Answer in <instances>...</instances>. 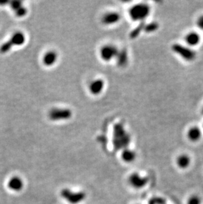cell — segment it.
Instances as JSON below:
<instances>
[{"mask_svg":"<svg viewBox=\"0 0 203 204\" xmlns=\"http://www.w3.org/2000/svg\"><path fill=\"white\" fill-rule=\"evenodd\" d=\"M105 87V83L101 79L92 81L88 87L90 93L94 95H98L103 91Z\"/></svg>","mask_w":203,"mask_h":204,"instance_id":"obj_10","label":"cell"},{"mask_svg":"<svg viewBox=\"0 0 203 204\" xmlns=\"http://www.w3.org/2000/svg\"><path fill=\"white\" fill-rule=\"evenodd\" d=\"M144 25H145L144 22L140 23L137 27L132 31L131 34H130V38L131 39H135L137 38V36H139V34L141 33L142 31H143Z\"/></svg>","mask_w":203,"mask_h":204,"instance_id":"obj_19","label":"cell"},{"mask_svg":"<svg viewBox=\"0 0 203 204\" xmlns=\"http://www.w3.org/2000/svg\"><path fill=\"white\" fill-rule=\"evenodd\" d=\"M26 42V36L22 32L15 33L10 39L3 43L0 47V53L6 54L11 50L13 46H20L23 45Z\"/></svg>","mask_w":203,"mask_h":204,"instance_id":"obj_4","label":"cell"},{"mask_svg":"<svg viewBox=\"0 0 203 204\" xmlns=\"http://www.w3.org/2000/svg\"><path fill=\"white\" fill-rule=\"evenodd\" d=\"M129 182L133 187L135 188H141L147 184V178L140 176L137 173H133L129 176Z\"/></svg>","mask_w":203,"mask_h":204,"instance_id":"obj_8","label":"cell"},{"mask_svg":"<svg viewBox=\"0 0 203 204\" xmlns=\"http://www.w3.org/2000/svg\"><path fill=\"white\" fill-rule=\"evenodd\" d=\"M61 195L66 199L67 202L73 204L80 202L85 197L82 193H73L68 190H64L62 191Z\"/></svg>","mask_w":203,"mask_h":204,"instance_id":"obj_9","label":"cell"},{"mask_svg":"<svg viewBox=\"0 0 203 204\" xmlns=\"http://www.w3.org/2000/svg\"><path fill=\"white\" fill-rule=\"evenodd\" d=\"M15 14L18 17H24L27 14V9H26L23 6L20 7L17 11H15Z\"/></svg>","mask_w":203,"mask_h":204,"instance_id":"obj_20","label":"cell"},{"mask_svg":"<svg viewBox=\"0 0 203 204\" xmlns=\"http://www.w3.org/2000/svg\"><path fill=\"white\" fill-rule=\"evenodd\" d=\"M196 25L201 30H203V15L197 19L196 20Z\"/></svg>","mask_w":203,"mask_h":204,"instance_id":"obj_23","label":"cell"},{"mask_svg":"<svg viewBox=\"0 0 203 204\" xmlns=\"http://www.w3.org/2000/svg\"><path fill=\"white\" fill-rule=\"evenodd\" d=\"M121 158L126 163H131L136 159V153L135 151L126 148L121 153Z\"/></svg>","mask_w":203,"mask_h":204,"instance_id":"obj_16","label":"cell"},{"mask_svg":"<svg viewBox=\"0 0 203 204\" xmlns=\"http://www.w3.org/2000/svg\"><path fill=\"white\" fill-rule=\"evenodd\" d=\"M202 136V132L199 128L197 126H192L190 128L187 132V138L191 142H197Z\"/></svg>","mask_w":203,"mask_h":204,"instance_id":"obj_14","label":"cell"},{"mask_svg":"<svg viewBox=\"0 0 203 204\" xmlns=\"http://www.w3.org/2000/svg\"><path fill=\"white\" fill-rule=\"evenodd\" d=\"M187 204H201V199L197 196H192L189 198Z\"/></svg>","mask_w":203,"mask_h":204,"instance_id":"obj_21","label":"cell"},{"mask_svg":"<svg viewBox=\"0 0 203 204\" xmlns=\"http://www.w3.org/2000/svg\"><path fill=\"white\" fill-rule=\"evenodd\" d=\"M24 183L23 180L19 176H13L8 182V187L10 190L19 192L23 189Z\"/></svg>","mask_w":203,"mask_h":204,"instance_id":"obj_13","label":"cell"},{"mask_svg":"<svg viewBox=\"0 0 203 204\" xmlns=\"http://www.w3.org/2000/svg\"><path fill=\"white\" fill-rule=\"evenodd\" d=\"M159 29V24L156 22H150L148 24H145L144 27V31L147 33H153Z\"/></svg>","mask_w":203,"mask_h":204,"instance_id":"obj_18","label":"cell"},{"mask_svg":"<svg viewBox=\"0 0 203 204\" xmlns=\"http://www.w3.org/2000/svg\"><path fill=\"white\" fill-rule=\"evenodd\" d=\"M121 19V15L119 13L112 11L106 13L102 17V23L105 25H113L117 23Z\"/></svg>","mask_w":203,"mask_h":204,"instance_id":"obj_12","label":"cell"},{"mask_svg":"<svg viewBox=\"0 0 203 204\" xmlns=\"http://www.w3.org/2000/svg\"><path fill=\"white\" fill-rule=\"evenodd\" d=\"M119 51L116 46L112 44H107L102 47L100 51V55L104 61H110L116 58Z\"/></svg>","mask_w":203,"mask_h":204,"instance_id":"obj_6","label":"cell"},{"mask_svg":"<svg viewBox=\"0 0 203 204\" xmlns=\"http://www.w3.org/2000/svg\"><path fill=\"white\" fill-rule=\"evenodd\" d=\"M171 50L175 54L186 61H192L196 57V53L193 49L181 44H174L171 46Z\"/></svg>","mask_w":203,"mask_h":204,"instance_id":"obj_3","label":"cell"},{"mask_svg":"<svg viewBox=\"0 0 203 204\" xmlns=\"http://www.w3.org/2000/svg\"><path fill=\"white\" fill-rule=\"evenodd\" d=\"M58 60V54L54 50L47 52L43 56L42 62L44 66L47 67L53 66Z\"/></svg>","mask_w":203,"mask_h":204,"instance_id":"obj_11","label":"cell"},{"mask_svg":"<svg viewBox=\"0 0 203 204\" xmlns=\"http://www.w3.org/2000/svg\"><path fill=\"white\" fill-rule=\"evenodd\" d=\"M116 61L117 64L119 66L124 67L126 66L128 63V53L126 50H122L121 51H119V53L116 57Z\"/></svg>","mask_w":203,"mask_h":204,"instance_id":"obj_15","label":"cell"},{"mask_svg":"<svg viewBox=\"0 0 203 204\" xmlns=\"http://www.w3.org/2000/svg\"><path fill=\"white\" fill-rule=\"evenodd\" d=\"M190 158L188 155H181L178 156L177 159V164L181 169H185L188 167L190 164Z\"/></svg>","mask_w":203,"mask_h":204,"instance_id":"obj_17","label":"cell"},{"mask_svg":"<svg viewBox=\"0 0 203 204\" xmlns=\"http://www.w3.org/2000/svg\"><path fill=\"white\" fill-rule=\"evenodd\" d=\"M150 7L145 3L134 5L129 9V17L134 21L142 23L147 19L150 13Z\"/></svg>","mask_w":203,"mask_h":204,"instance_id":"obj_1","label":"cell"},{"mask_svg":"<svg viewBox=\"0 0 203 204\" xmlns=\"http://www.w3.org/2000/svg\"><path fill=\"white\" fill-rule=\"evenodd\" d=\"M185 42L187 46L192 48L199 45L201 43V38L200 34L195 31H191L185 36Z\"/></svg>","mask_w":203,"mask_h":204,"instance_id":"obj_7","label":"cell"},{"mask_svg":"<svg viewBox=\"0 0 203 204\" xmlns=\"http://www.w3.org/2000/svg\"><path fill=\"white\" fill-rule=\"evenodd\" d=\"M202 114H203V107H202Z\"/></svg>","mask_w":203,"mask_h":204,"instance_id":"obj_25","label":"cell"},{"mask_svg":"<svg viewBox=\"0 0 203 204\" xmlns=\"http://www.w3.org/2000/svg\"><path fill=\"white\" fill-rule=\"evenodd\" d=\"M113 142L118 149H126L129 144L130 136L121 124H117L114 125Z\"/></svg>","mask_w":203,"mask_h":204,"instance_id":"obj_2","label":"cell"},{"mask_svg":"<svg viewBox=\"0 0 203 204\" xmlns=\"http://www.w3.org/2000/svg\"><path fill=\"white\" fill-rule=\"evenodd\" d=\"M72 115L73 112L69 108H55L50 111L48 117L51 121H65L69 120L72 117Z\"/></svg>","mask_w":203,"mask_h":204,"instance_id":"obj_5","label":"cell"},{"mask_svg":"<svg viewBox=\"0 0 203 204\" xmlns=\"http://www.w3.org/2000/svg\"><path fill=\"white\" fill-rule=\"evenodd\" d=\"M7 3H9V2H7V1H0V5H1V6H3V4H7Z\"/></svg>","mask_w":203,"mask_h":204,"instance_id":"obj_24","label":"cell"},{"mask_svg":"<svg viewBox=\"0 0 203 204\" xmlns=\"http://www.w3.org/2000/svg\"><path fill=\"white\" fill-rule=\"evenodd\" d=\"M165 200L162 197H155L151 199L148 204H164Z\"/></svg>","mask_w":203,"mask_h":204,"instance_id":"obj_22","label":"cell"}]
</instances>
